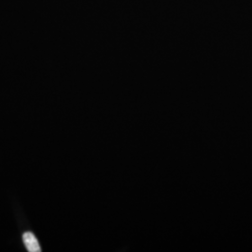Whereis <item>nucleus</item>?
Wrapping results in <instances>:
<instances>
[{"label":"nucleus","mask_w":252,"mask_h":252,"mask_svg":"<svg viewBox=\"0 0 252 252\" xmlns=\"http://www.w3.org/2000/svg\"><path fill=\"white\" fill-rule=\"evenodd\" d=\"M24 239V243L26 245L27 251L29 252H40L41 249L40 246L38 244V241L36 238V236L34 234H32L31 232H27L24 234L23 236Z\"/></svg>","instance_id":"f257e3e1"}]
</instances>
